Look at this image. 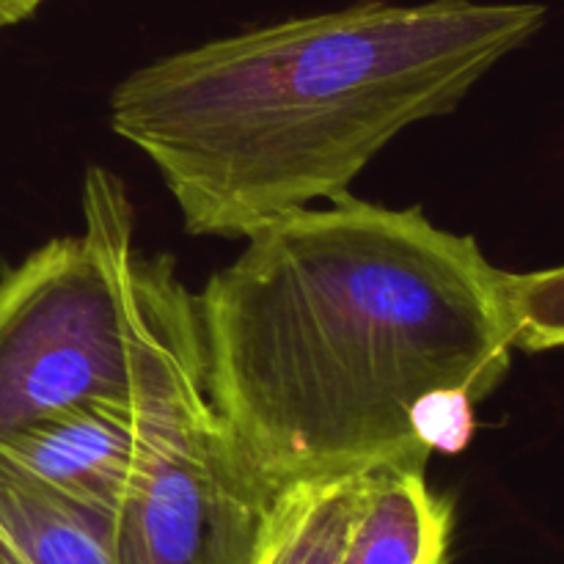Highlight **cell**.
Listing matches in <instances>:
<instances>
[{
  "mask_svg": "<svg viewBox=\"0 0 564 564\" xmlns=\"http://www.w3.org/2000/svg\"><path fill=\"white\" fill-rule=\"evenodd\" d=\"M0 564H113L110 518L0 479Z\"/></svg>",
  "mask_w": 564,
  "mask_h": 564,
  "instance_id": "52a82bcc",
  "label": "cell"
},
{
  "mask_svg": "<svg viewBox=\"0 0 564 564\" xmlns=\"http://www.w3.org/2000/svg\"><path fill=\"white\" fill-rule=\"evenodd\" d=\"M549 20L540 3H367L165 55L124 77L110 127L147 154L196 237H248L452 113Z\"/></svg>",
  "mask_w": 564,
  "mask_h": 564,
  "instance_id": "7a4b0ae2",
  "label": "cell"
},
{
  "mask_svg": "<svg viewBox=\"0 0 564 564\" xmlns=\"http://www.w3.org/2000/svg\"><path fill=\"white\" fill-rule=\"evenodd\" d=\"M275 496L209 402L198 358L171 383L116 507L113 564H253Z\"/></svg>",
  "mask_w": 564,
  "mask_h": 564,
  "instance_id": "277c9868",
  "label": "cell"
},
{
  "mask_svg": "<svg viewBox=\"0 0 564 564\" xmlns=\"http://www.w3.org/2000/svg\"><path fill=\"white\" fill-rule=\"evenodd\" d=\"M44 3H47V0H0V31L17 25V22H25L28 17L36 14Z\"/></svg>",
  "mask_w": 564,
  "mask_h": 564,
  "instance_id": "30bf717a",
  "label": "cell"
},
{
  "mask_svg": "<svg viewBox=\"0 0 564 564\" xmlns=\"http://www.w3.org/2000/svg\"><path fill=\"white\" fill-rule=\"evenodd\" d=\"M196 295L204 389L273 494L427 468L424 402L499 389L516 350L507 273L422 207L350 191L259 226Z\"/></svg>",
  "mask_w": 564,
  "mask_h": 564,
  "instance_id": "6da1fadb",
  "label": "cell"
},
{
  "mask_svg": "<svg viewBox=\"0 0 564 564\" xmlns=\"http://www.w3.org/2000/svg\"><path fill=\"white\" fill-rule=\"evenodd\" d=\"M452 523L455 507L424 471H369L339 564H446Z\"/></svg>",
  "mask_w": 564,
  "mask_h": 564,
  "instance_id": "8992f818",
  "label": "cell"
},
{
  "mask_svg": "<svg viewBox=\"0 0 564 564\" xmlns=\"http://www.w3.org/2000/svg\"><path fill=\"white\" fill-rule=\"evenodd\" d=\"M198 358L202 336L196 334L141 389L94 397L3 438L0 479L58 496L113 521L171 383Z\"/></svg>",
  "mask_w": 564,
  "mask_h": 564,
  "instance_id": "5b68a950",
  "label": "cell"
},
{
  "mask_svg": "<svg viewBox=\"0 0 564 564\" xmlns=\"http://www.w3.org/2000/svg\"><path fill=\"white\" fill-rule=\"evenodd\" d=\"M367 474L281 490L253 564H339Z\"/></svg>",
  "mask_w": 564,
  "mask_h": 564,
  "instance_id": "ba28073f",
  "label": "cell"
},
{
  "mask_svg": "<svg viewBox=\"0 0 564 564\" xmlns=\"http://www.w3.org/2000/svg\"><path fill=\"white\" fill-rule=\"evenodd\" d=\"M516 347L527 352L564 350V264L538 273H507Z\"/></svg>",
  "mask_w": 564,
  "mask_h": 564,
  "instance_id": "9c48e42d",
  "label": "cell"
},
{
  "mask_svg": "<svg viewBox=\"0 0 564 564\" xmlns=\"http://www.w3.org/2000/svg\"><path fill=\"white\" fill-rule=\"evenodd\" d=\"M83 235L53 237L0 275V441L94 397L135 391L198 334L174 259L132 246L119 176L91 169Z\"/></svg>",
  "mask_w": 564,
  "mask_h": 564,
  "instance_id": "3957f363",
  "label": "cell"
}]
</instances>
